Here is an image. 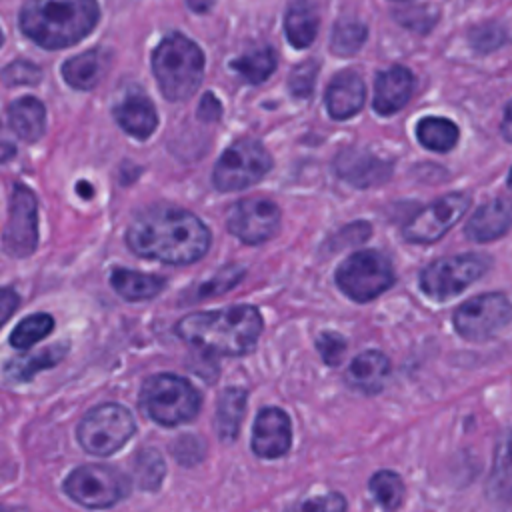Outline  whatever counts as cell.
<instances>
[{
	"label": "cell",
	"mask_w": 512,
	"mask_h": 512,
	"mask_svg": "<svg viewBox=\"0 0 512 512\" xmlns=\"http://www.w3.org/2000/svg\"><path fill=\"white\" fill-rule=\"evenodd\" d=\"M126 244L142 258L190 264L208 252L210 230L184 208L154 204L132 218L126 230Z\"/></svg>",
	"instance_id": "obj_1"
},
{
	"label": "cell",
	"mask_w": 512,
	"mask_h": 512,
	"mask_svg": "<svg viewBox=\"0 0 512 512\" xmlns=\"http://www.w3.org/2000/svg\"><path fill=\"white\" fill-rule=\"evenodd\" d=\"M262 332V316L254 306L192 312L176 324V334L190 346L218 356L250 354Z\"/></svg>",
	"instance_id": "obj_2"
},
{
	"label": "cell",
	"mask_w": 512,
	"mask_h": 512,
	"mask_svg": "<svg viewBox=\"0 0 512 512\" xmlns=\"http://www.w3.org/2000/svg\"><path fill=\"white\" fill-rule=\"evenodd\" d=\"M96 0H26L20 30L42 48L58 50L76 44L98 24Z\"/></svg>",
	"instance_id": "obj_3"
},
{
	"label": "cell",
	"mask_w": 512,
	"mask_h": 512,
	"mask_svg": "<svg viewBox=\"0 0 512 512\" xmlns=\"http://www.w3.org/2000/svg\"><path fill=\"white\" fill-rule=\"evenodd\" d=\"M152 70L162 94L180 102L190 98L204 76V54L184 34H168L152 54Z\"/></svg>",
	"instance_id": "obj_4"
},
{
	"label": "cell",
	"mask_w": 512,
	"mask_h": 512,
	"mask_svg": "<svg viewBox=\"0 0 512 512\" xmlns=\"http://www.w3.org/2000/svg\"><path fill=\"white\" fill-rule=\"evenodd\" d=\"M202 404L200 392L182 376L162 372L146 378L140 390V408L162 426H178L196 418Z\"/></svg>",
	"instance_id": "obj_5"
},
{
	"label": "cell",
	"mask_w": 512,
	"mask_h": 512,
	"mask_svg": "<svg viewBox=\"0 0 512 512\" xmlns=\"http://www.w3.org/2000/svg\"><path fill=\"white\" fill-rule=\"evenodd\" d=\"M136 422L122 404L106 402L84 414L78 424L80 446L94 456H110L118 452L134 434Z\"/></svg>",
	"instance_id": "obj_6"
},
{
	"label": "cell",
	"mask_w": 512,
	"mask_h": 512,
	"mask_svg": "<svg viewBox=\"0 0 512 512\" xmlns=\"http://www.w3.org/2000/svg\"><path fill=\"white\" fill-rule=\"evenodd\" d=\"M64 492L84 508L104 510L128 496L130 480L118 468L84 464L68 474L64 480Z\"/></svg>",
	"instance_id": "obj_7"
},
{
	"label": "cell",
	"mask_w": 512,
	"mask_h": 512,
	"mask_svg": "<svg viewBox=\"0 0 512 512\" xmlns=\"http://www.w3.org/2000/svg\"><path fill=\"white\" fill-rule=\"evenodd\" d=\"M270 168L272 158L266 148L252 138H242L232 142L218 158L212 182L220 192H236L262 180Z\"/></svg>",
	"instance_id": "obj_8"
},
{
	"label": "cell",
	"mask_w": 512,
	"mask_h": 512,
	"mask_svg": "<svg viewBox=\"0 0 512 512\" xmlns=\"http://www.w3.org/2000/svg\"><path fill=\"white\" fill-rule=\"evenodd\" d=\"M334 278L348 298L368 302L394 284V268L384 254L376 250H360L338 266Z\"/></svg>",
	"instance_id": "obj_9"
},
{
	"label": "cell",
	"mask_w": 512,
	"mask_h": 512,
	"mask_svg": "<svg viewBox=\"0 0 512 512\" xmlns=\"http://www.w3.org/2000/svg\"><path fill=\"white\" fill-rule=\"evenodd\" d=\"M490 260L482 254H458L434 260L420 272V288L432 300H450L488 270Z\"/></svg>",
	"instance_id": "obj_10"
},
{
	"label": "cell",
	"mask_w": 512,
	"mask_h": 512,
	"mask_svg": "<svg viewBox=\"0 0 512 512\" xmlns=\"http://www.w3.org/2000/svg\"><path fill=\"white\" fill-rule=\"evenodd\" d=\"M452 320L464 340L484 342L512 322V302L502 292L478 294L460 304Z\"/></svg>",
	"instance_id": "obj_11"
},
{
	"label": "cell",
	"mask_w": 512,
	"mask_h": 512,
	"mask_svg": "<svg viewBox=\"0 0 512 512\" xmlns=\"http://www.w3.org/2000/svg\"><path fill=\"white\" fill-rule=\"evenodd\" d=\"M470 208V196L464 192H450L424 210H420L406 226L404 238L414 244H432L440 240Z\"/></svg>",
	"instance_id": "obj_12"
},
{
	"label": "cell",
	"mask_w": 512,
	"mask_h": 512,
	"mask_svg": "<svg viewBox=\"0 0 512 512\" xmlns=\"http://www.w3.org/2000/svg\"><path fill=\"white\" fill-rule=\"evenodd\" d=\"M4 250L10 256L24 258L36 250L38 244V206L36 196L22 184H14L10 196L8 222L2 238Z\"/></svg>",
	"instance_id": "obj_13"
},
{
	"label": "cell",
	"mask_w": 512,
	"mask_h": 512,
	"mask_svg": "<svg viewBox=\"0 0 512 512\" xmlns=\"http://www.w3.org/2000/svg\"><path fill=\"white\" fill-rule=\"evenodd\" d=\"M228 230L244 244L270 240L280 226V210L266 198H244L228 210Z\"/></svg>",
	"instance_id": "obj_14"
},
{
	"label": "cell",
	"mask_w": 512,
	"mask_h": 512,
	"mask_svg": "<svg viewBox=\"0 0 512 512\" xmlns=\"http://www.w3.org/2000/svg\"><path fill=\"white\" fill-rule=\"evenodd\" d=\"M290 418L280 408H262L252 428V450L260 458H280L290 450Z\"/></svg>",
	"instance_id": "obj_15"
},
{
	"label": "cell",
	"mask_w": 512,
	"mask_h": 512,
	"mask_svg": "<svg viewBox=\"0 0 512 512\" xmlns=\"http://www.w3.org/2000/svg\"><path fill=\"white\" fill-rule=\"evenodd\" d=\"M334 170L342 180L368 188L386 182L392 174V164L366 150H344L334 160Z\"/></svg>",
	"instance_id": "obj_16"
},
{
	"label": "cell",
	"mask_w": 512,
	"mask_h": 512,
	"mask_svg": "<svg viewBox=\"0 0 512 512\" xmlns=\"http://www.w3.org/2000/svg\"><path fill=\"white\" fill-rule=\"evenodd\" d=\"M414 92V74L406 66H390L378 72L374 82V110L390 116L406 106Z\"/></svg>",
	"instance_id": "obj_17"
},
{
	"label": "cell",
	"mask_w": 512,
	"mask_h": 512,
	"mask_svg": "<svg viewBox=\"0 0 512 512\" xmlns=\"http://www.w3.org/2000/svg\"><path fill=\"white\" fill-rule=\"evenodd\" d=\"M366 100V88L358 72L342 70L338 72L326 90V108L334 120H346L358 114Z\"/></svg>",
	"instance_id": "obj_18"
},
{
	"label": "cell",
	"mask_w": 512,
	"mask_h": 512,
	"mask_svg": "<svg viewBox=\"0 0 512 512\" xmlns=\"http://www.w3.org/2000/svg\"><path fill=\"white\" fill-rule=\"evenodd\" d=\"M512 226V204L496 198L482 204L466 222V236L474 242H492L508 232Z\"/></svg>",
	"instance_id": "obj_19"
},
{
	"label": "cell",
	"mask_w": 512,
	"mask_h": 512,
	"mask_svg": "<svg viewBox=\"0 0 512 512\" xmlns=\"http://www.w3.org/2000/svg\"><path fill=\"white\" fill-rule=\"evenodd\" d=\"M116 122L134 138L146 140L158 126V116L154 104L144 94H128L122 102L114 106Z\"/></svg>",
	"instance_id": "obj_20"
},
{
	"label": "cell",
	"mask_w": 512,
	"mask_h": 512,
	"mask_svg": "<svg viewBox=\"0 0 512 512\" xmlns=\"http://www.w3.org/2000/svg\"><path fill=\"white\" fill-rule=\"evenodd\" d=\"M388 374H390V360L378 350H368L358 354L350 362L346 370V382L364 394H374L382 390Z\"/></svg>",
	"instance_id": "obj_21"
},
{
	"label": "cell",
	"mask_w": 512,
	"mask_h": 512,
	"mask_svg": "<svg viewBox=\"0 0 512 512\" xmlns=\"http://www.w3.org/2000/svg\"><path fill=\"white\" fill-rule=\"evenodd\" d=\"M108 54L102 50H86L62 64V78L76 90H92L104 76Z\"/></svg>",
	"instance_id": "obj_22"
},
{
	"label": "cell",
	"mask_w": 512,
	"mask_h": 512,
	"mask_svg": "<svg viewBox=\"0 0 512 512\" xmlns=\"http://www.w3.org/2000/svg\"><path fill=\"white\" fill-rule=\"evenodd\" d=\"M8 122L24 142H36L46 132L44 104L34 96H22L10 104Z\"/></svg>",
	"instance_id": "obj_23"
},
{
	"label": "cell",
	"mask_w": 512,
	"mask_h": 512,
	"mask_svg": "<svg viewBox=\"0 0 512 512\" xmlns=\"http://www.w3.org/2000/svg\"><path fill=\"white\" fill-rule=\"evenodd\" d=\"M318 12L308 0H294L284 18V32L294 48H306L314 42L318 32Z\"/></svg>",
	"instance_id": "obj_24"
},
{
	"label": "cell",
	"mask_w": 512,
	"mask_h": 512,
	"mask_svg": "<svg viewBox=\"0 0 512 512\" xmlns=\"http://www.w3.org/2000/svg\"><path fill=\"white\" fill-rule=\"evenodd\" d=\"M110 284L124 300H130V302L150 300L156 294H160L166 286L164 278L160 276L142 274V272L124 270V268H116L110 274Z\"/></svg>",
	"instance_id": "obj_25"
},
{
	"label": "cell",
	"mask_w": 512,
	"mask_h": 512,
	"mask_svg": "<svg viewBox=\"0 0 512 512\" xmlns=\"http://www.w3.org/2000/svg\"><path fill=\"white\" fill-rule=\"evenodd\" d=\"M246 390L226 388L216 406V432L222 442H232L238 436L244 412H246Z\"/></svg>",
	"instance_id": "obj_26"
},
{
	"label": "cell",
	"mask_w": 512,
	"mask_h": 512,
	"mask_svg": "<svg viewBox=\"0 0 512 512\" xmlns=\"http://www.w3.org/2000/svg\"><path fill=\"white\" fill-rule=\"evenodd\" d=\"M68 346L66 344H54L50 348H44L40 352L24 354L6 364V376L12 382H28L32 380L38 372L56 366L64 356H66Z\"/></svg>",
	"instance_id": "obj_27"
},
{
	"label": "cell",
	"mask_w": 512,
	"mask_h": 512,
	"mask_svg": "<svg viewBox=\"0 0 512 512\" xmlns=\"http://www.w3.org/2000/svg\"><path fill=\"white\" fill-rule=\"evenodd\" d=\"M488 492L500 502H512V430H508L496 446Z\"/></svg>",
	"instance_id": "obj_28"
},
{
	"label": "cell",
	"mask_w": 512,
	"mask_h": 512,
	"mask_svg": "<svg viewBox=\"0 0 512 512\" xmlns=\"http://www.w3.org/2000/svg\"><path fill=\"white\" fill-rule=\"evenodd\" d=\"M458 126L448 118L426 116L416 124L418 142L432 152H450L458 144Z\"/></svg>",
	"instance_id": "obj_29"
},
{
	"label": "cell",
	"mask_w": 512,
	"mask_h": 512,
	"mask_svg": "<svg viewBox=\"0 0 512 512\" xmlns=\"http://www.w3.org/2000/svg\"><path fill=\"white\" fill-rule=\"evenodd\" d=\"M238 76L250 84L264 82L276 70V52L270 46H260L232 62Z\"/></svg>",
	"instance_id": "obj_30"
},
{
	"label": "cell",
	"mask_w": 512,
	"mask_h": 512,
	"mask_svg": "<svg viewBox=\"0 0 512 512\" xmlns=\"http://www.w3.org/2000/svg\"><path fill=\"white\" fill-rule=\"evenodd\" d=\"M366 36H368V28L360 20H352V18L338 20L332 28L330 50L338 56H352L362 48Z\"/></svg>",
	"instance_id": "obj_31"
},
{
	"label": "cell",
	"mask_w": 512,
	"mask_h": 512,
	"mask_svg": "<svg viewBox=\"0 0 512 512\" xmlns=\"http://www.w3.org/2000/svg\"><path fill=\"white\" fill-rule=\"evenodd\" d=\"M368 488L374 494L376 502L382 508H386L388 512H394L396 508H400V504L404 500V492H406L402 478L392 470H378L370 478Z\"/></svg>",
	"instance_id": "obj_32"
},
{
	"label": "cell",
	"mask_w": 512,
	"mask_h": 512,
	"mask_svg": "<svg viewBox=\"0 0 512 512\" xmlns=\"http://www.w3.org/2000/svg\"><path fill=\"white\" fill-rule=\"evenodd\" d=\"M52 328H54V320H52L50 314L38 312V314L26 316L12 330L10 344L18 350H26V348L34 346L36 342H40L42 338H46L52 332Z\"/></svg>",
	"instance_id": "obj_33"
},
{
	"label": "cell",
	"mask_w": 512,
	"mask_h": 512,
	"mask_svg": "<svg viewBox=\"0 0 512 512\" xmlns=\"http://www.w3.org/2000/svg\"><path fill=\"white\" fill-rule=\"evenodd\" d=\"M164 472H166L164 460H162V456H160L156 450L148 448V450H142V452L136 456V462H134V476H136V482H138L140 488L158 490L160 484H162Z\"/></svg>",
	"instance_id": "obj_34"
},
{
	"label": "cell",
	"mask_w": 512,
	"mask_h": 512,
	"mask_svg": "<svg viewBox=\"0 0 512 512\" xmlns=\"http://www.w3.org/2000/svg\"><path fill=\"white\" fill-rule=\"evenodd\" d=\"M506 30L496 22H484L470 30V46L482 54L500 48L506 42Z\"/></svg>",
	"instance_id": "obj_35"
},
{
	"label": "cell",
	"mask_w": 512,
	"mask_h": 512,
	"mask_svg": "<svg viewBox=\"0 0 512 512\" xmlns=\"http://www.w3.org/2000/svg\"><path fill=\"white\" fill-rule=\"evenodd\" d=\"M286 512H346V500L342 494L330 492V494L300 500Z\"/></svg>",
	"instance_id": "obj_36"
},
{
	"label": "cell",
	"mask_w": 512,
	"mask_h": 512,
	"mask_svg": "<svg viewBox=\"0 0 512 512\" xmlns=\"http://www.w3.org/2000/svg\"><path fill=\"white\" fill-rule=\"evenodd\" d=\"M316 72H318V62L316 60H306L302 64H298L290 76V92L296 98H304L312 92L314 80H316Z\"/></svg>",
	"instance_id": "obj_37"
},
{
	"label": "cell",
	"mask_w": 512,
	"mask_h": 512,
	"mask_svg": "<svg viewBox=\"0 0 512 512\" xmlns=\"http://www.w3.org/2000/svg\"><path fill=\"white\" fill-rule=\"evenodd\" d=\"M242 276H244V270H242L240 266H228V268L220 270L212 280H208V282L200 288L198 298H206V296H214V294L226 292V290H230Z\"/></svg>",
	"instance_id": "obj_38"
},
{
	"label": "cell",
	"mask_w": 512,
	"mask_h": 512,
	"mask_svg": "<svg viewBox=\"0 0 512 512\" xmlns=\"http://www.w3.org/2000/svg\"><path fill=\"white\" fill-rule=\"evenodd\" d=\"M40 80V68L24 62V60H16L12 64H8L4 68V82L12 84V86H20V84H36Z\"/></svg>",
	"instance_id": "obj_39"
},
{
	"label": "cell",
	"mask_w": 512,
	"mask_h": 512,
	"mask_svg": "<svg viewBox=\"0 0 512 512\" xmlns=\"http://www.w3.org/2000/svg\"><path fill=\"white\" fill-rule=\"evenodd\" d=\"M318 352L322 356V360L328 364V366H336L340 364L342 356H344V350H346V340L340 336V334H334V332H324L318 342Z\"/></svg>",
	"instance_id": "obj_40"
},
{
	"label": "cell",
	"mask_w": 512,
	"mask_h": 512,
	"mask_svg": "<svg viewBox=\"0 0 512 512\" xmlns=\"http://www.w3.org/2000/svg\"><path fill=\"white\" fill-rule=\"evenodd\" d=\"M222 114V106L220 102L212 96V94H206L200 102V108H198V116L202 120H218Z\"/></svg>",
	"instance_id": "obj_41"
},
{
	"label": "cell",
	"mask_w": 512,
	"mask_h": 512,
	"mask_svg": "<svg viewBox=\"0 0 512 512\" xmlns=\"http://www.w3.org/2000/svg\"><path fill=\"white\" fill-rule=\"evenodd\" d=\"M18 306V294L10 288H4L2 290V296H0V310H2V322H6L10 318V314L16 310Z\"/></svg>",
	"instance_id": "obj_42"
},
{
	"label": "cell",
	"mask_w": 512,
	"mask_h": 512,
	"mask_svg": "<svg viewBox=\"0 0 512 512\" xmlns=\"http://www.w3.org/2000/svg\"><path fill=\"white\" fill-rule=\"evenodd\" d=\"M500 132H502L504 140L512 144V100L508 102V106H506V110H504L502 124H500Z\"/></svg>",
	"instance_id": "obj_43"
},
{
	"label": "cell",
	"mask_w": 512,
	"mask_h": 512,
	"mask_svg": "<svg viewBox=\"0 0 512 512\" xmlns=\"http://www.w3.org/2000/svg\"><path fill=\"white\" fill-rule=\"evenodd\" d=\"M186 4L192 12L202 14V12H208L216 4V0H186Z\"/></svg>",
	"instance_id": "obj_44"
},
{
	"label": "cell",
	"mask_w": 512,
	"mask_h": 512,
	"mask_svg": "<svg viewBox=\"0 0 512 512\" xmlns=\"http://www.w3.org/2000/svg\"><path fill=\"white\" fill-rule=\"evenodd\" d=\"M88 182H78V192L84 196V198H90L92 196V188L86 186Z\"/></svg>",
	"instance_id": "obj_45"
},
{
	"label": "cell",
	"mask_w": 512,
	"mask_h": 512,
	"mask_svg": "<svg viewBox=\"0 0 512 512\" xmlns=\"http://www.w3.org/2000/svg\"><path fill=\"white\" fill-rule=\"evenodd\" d=\"M508 188L512 190V168H510V174H508Z\"/></svg>",
	"instance_id": "obj_46"
},
{
	"label": "cell",
	"mask_w": 512,
	"mask_h": 512,
	"mask_svg": "<svg viewBox=\"0 0 512 512\" xmlns=\"http://www.w3.org/2000/svg\"><path fill=\"white\" fill-rule=\"evenodd\" d=\"M394 2H408V0H394Z\"/></svg>",
	"instance_id": "obj_47"
}]
</instances>
